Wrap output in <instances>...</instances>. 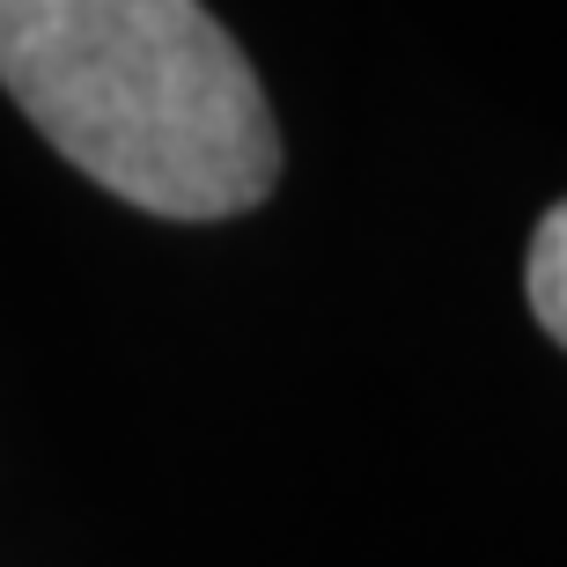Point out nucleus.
Here are the masks:
<instances>
[{
	"mask_svg": "<svg viewBox=\"0 0 567 567\" xmlns=\"http://www.w3.org/2000/svg\"><path fill=\"white\" fill-rule=\"evenodd\" d=\"M0 89L66 163L163 221H221L280 177L244 44L199 0H0Z\"/></svg>",
	"mask_w": 567,
	"mask_h": 567,
	"instance_id": "obj_1",
	"label": "nucleus"
},
{
	"mask_svg": "<svg viewBox=\"0 0 567 567\" xmlns=\"http://www.w3.org/2000/svg\"><path fill=\"white\" fill-rule=\"evenodd\" d=\"M524 288H530V310L553 339L567 347V199L538 221L530 236V266H524Z\"/></svg>",
	"mask_w": 567,
	"mask_h": 567,
	"instance_id": "obj_2",
	"label": "nucleus"
}]
</instances>
